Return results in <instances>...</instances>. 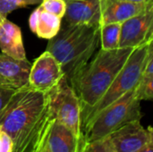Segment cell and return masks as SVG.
I'll use <instances>...</instances> for the list:
<instances>
[{
	"instance_id": "obj_23",
	"label": "cell",
	"mask_w": 153,
	"mask_h": 152,
	"mask_svg": "<svg viewBox=\"0 0 153 152\" xmlns=\"http://www.w3.org/2000/svg\"><path fill=\"white\" fill-rule=\"evenodd\" d=\"M137 152H153V140L151 141L149 143H147L143 149H141Z\"/></svg>"
},
{
	"instance_id": "obj_21",
	"label": "cell",
	"mask_w": 153,
	"mask_h": 152,
	"mask_svg": "<svg viewBox=\"0 0 153 152\" xmlns=\"http://www.w3.org/2000/svg\"><path fill=\"white\" fill-rule=\"evenodd\" d=\"M14 91L15 90L13 89H8L0 86V112L6 106Z\"/></svg>"
},
{
	"instance_id": "obj_22",
	"label": "cell",
	"mask_w": 153,
	"mask_h": 152,
	"mask_svg": "<svg viewBox=\"0 0 153 152\" xmlns=\"http://www.w3.org/2000/svg\"><path fill=\"white\" fill-rule=\"evenodd\" d=\"M89 146H91L94 149H97L102 152H116L112 149V147L110 146V144L108 143V142L106 139H103L98 142L90 144Z\"/></svg>"
},
{
	"instance_id": "obj_20",
	"label": "cell",
	"mask_w": 153,
	"mask_h": 152,
	"mask_svg": "<svg viewBox=\"0 0 153 152\" xmlns=\"http://www.w3.org/2000/svg\"><path fill=\"white\" fill-rule=\"evenodd\" d=\"M13 144L10 136L0 127V152H13Z\"/></svg>"
},
{
	"instance_id": "obj_9",
	"label": "cell",
	"mask_w": 153,
	"mask_h": 152,
	"mask_svg": "<svg viewBox=\"0 0 153 152\" xmlns=\"http://www.w3.org/2000/svg\"><path fill=\"white\" fill-rule=\"evenodd\" d=\"M152 39H153V6L122 22L119 47L136 48Z\"/></svg>"
},
{
	"instance_id": "obj_3",
	"label": "cell",
	"mask_w": 153,
	"mask_h": 152,
	"mask_svg": "<svg viewBox=\"0 0 153 152\" xmlns=\"http://www.w3.org/2000/svg\"><path fill=\"white\" fill-rule=\"evenodd\" d=\"M100 28L99 25L61 23L58 33L48 40L46 50L58 61L70 84L98 48Z\"/></svg>"
},
{
	"instance_id": "obj_16",
	"label": "cell",
	"mask_w": 153,
	"mask_h": 152,
	"mask_svg": "<svg viewBox=\"0 0 153 152\" xmlns=\"http://www.w3.org/2000/svg\"><path fill=\"white\" fill-rule=\"evenodd\" d=\"M121 22H108L100 28V42L101 49L112 50L119 47Z\"/></svg>"
},
{
	"instance_id": "obj_7",
	"label": "cell",
	"mask_w": 153,
	"mask_h": 152,
	"mask_svg": "<svg viewBox=\"0 0 153 152\" xmlns=\"http://www.w3.org/2000/svg\"><path fill=\"white\" fill-rule=\"evenodd\" d=\"M64 77L58 61L50 52L45 50L31 64L28 85L36 90L49 92Z\"/></svg>"
},
{
	"instance_id": "obj_6",
	"label": "cell",
	"mask_w": 153,
	"mask_h": 152,
	"mask_svg": "<svg viewBox=\"0 0 153 152\" xmlns=\"http://www.w3.org/2000/svg\"><path fill=\"white\" fill-rule=\"evenodd\" d=\"M50 98L54 117L71 130L80 141L86 142L82 125L80 100L65 77L50 91Z\"/></svg>"
},
{
	"instance_id": "obj_25",
	"label": "cell",
	"mask_w": 153,
	"mask_h": 152,
	"mask_svg": "<svg viewBox=\"0 0 153 152\" xmlns=\"http://www.w3.org/2000/svg\"><path fill=\"white\" fill-rule=\"evenodd\" d=\"M86 152H102V151H99V150H97V149H94V148H92V147H91V146H88V149H87Z\"/></svg>"
},
{
	"instance_id": "obj_2",
	"label": "cell",
	"mask_w": 153,
	"mask_h": 152,
	"mask_svg": "<svg viewBox=\"0 0 153 152\" xmlns=\"http://www.w3.org/2000/svg\"><path fill=\"white\" fill-rule=\"evenodd\" d=\"M133 47L100 49L71 82L81 104L82 119L101 99L133 53Z\"/></svg>"
},
{
	"instance_id": "obj_26",
	"label": "cell",
	"mask_w": 153,
	"mask_h": 152,
	"mask_svg": "<svg viewBox=\"0 0 153 152\" xmlns=\"http://www.w3.org/2000/svg\"><path fill=\"white\" fill-rule=\"evenodd\" d=\"M39 152H47L45 150H43V151H39Z\"/></svg>"
},
{
	"instance_id": "obj_11",
	"label": "cell",
	"mask_w": 153,
	"mask_h": 152,
	"mask_svg": "<svg viewBox=\"0 0 153 152\" xmlns=\"http://www.w3.org/2000/svg\"><path fill=\"white\" fill-rule=\"evenodd\" d=\"M88 146L71 130L54 118L47 135L44 150L47 152H86Z\"/></svg>"
},
{
	"instance_id": "obj_4",
	"label": "cell",
	"mask_w": 153,
	"mask_h": 152,
	"mask_svg": "<svg viewBox=\"0 0 153 152\" xmlns=\"http://www.w3.org/2000/svg\"><path fill=\"white\" fill-rule=\"evenodd\" d=\"M143 117L141 100L135 93V88L127 91L117 101L100 112L83 128L88 145L98 142L127 123Z\"/></svg>"
},
{
	"instance_id": "obj_15",
	"label": "cell",
	"mask_w": 153,
	"mask_h": 152,
	"mask_svg": "<svg viewBox=\"0 0 153 152\" xmlns=\"http://www.w3.org/2000/svg\"><path fill=\"white\" fill-rule=\"evenodd\" d=\"M62 19L54 15L39 5L30 15L29 27L39 38L50 39L55 37L61 27Z\"/></svg>"
},
{
	"instance_id": "obj_12",
	"label": "cell",
	"mask_w": 153,
	"mask_h": 152,
	"mask_svg": "<svg viewBox=\"0 0 153 152\" xmlns=\"http://www.w3.org/2000/svg\"><path fill=\"white\" fill-rule=\"evenodd\" d=\"M31 63L0 54V86L18 90L28 84Z\"/></svg>"
},
{
	"instance_id": "obj_17",
	"label": "cell",
	"mask_w": 153,
	"mask_h": 152,
	"mask_svg": "<svg viewBox=\"0 0 153 152\" xmlns=\"http://www.w3.org/2000/svg\"><path fill=\"white\" fill-rule=\"evenodd\" d=\"M135 93L138 99L143 100L153 99V73L143 72L140 81L135 87Z\"/></svg>"
},
{
	"instance_id": "obj_24",
	"label": "cell",
	"mask_w": 153,
	"mask_h": 152,
	"mask_svg": "<svg viewBox=\"0 0 153 152\" xmlns=\"http://www.w3.org/2000/svg\"><path fill=\"white\" fill-rule=\"evenodd\" d=\"M129 2H134V3H151L153 2V0H126Z\"/></svg>"
},
{
	"instance_id": "obj_1",
	"label": "cell",
	"mask_w": 153,
	"mask_h": 152,
	"mask_svg": "<svg viewBox=\"0 0 153 152\" xmlns=\"http://www.w3.org/2000/svg\"><path fill=\"white\" fill-rule=\"evenodd\" d=\"M49 92L28 84L15 90L0 112V127L10 136L13 152H39L54 120Z\"/></svg>"
},
{
	"instance_id": "obj_14",
	"label": "cell",
	"mask_w": 153,
	"mask_h": 152,
	"mask_svg": "<svg viewBox=\"0 0 153 152\" xmlns=\"http://www.w3.org/2000/svg\"><path fill=\"white\" fill-rule=\"evenodd\" d=\"M0 49L3 54L13 58H26L22 30L7 18L0 21Z\"/></svg>"
},
{
	"instance_id": "obj_5",
	"label": "cell",
	"mask_w": 153,
	"mask_h": 152,
	"mask_svg": "<svg viewBox=\"0 0 153 152\" xmlns=\"http://www.w3.org/2000/svg\"><path fill=\"white\" fill-rule=\"evenodd\" d=\"M152 42H153V39L150 40L146 44L134 48V50L120 70L119 73L109 85L107 91L96 103V105L92 108H91L82 119V130L85 125L89 122H91L100 112L117 101L127 91L136 87L140 81L146 62L149 46Z\"/></svg>"
},
{
	"instance_id": "obj_10",
	"label": "cell",
	"mask_w": 153,
	"mask_h": 152,
	"mask_svg": "<svg viewBox=\"0 0 153 152\" xmlns=\"http://www.w3.org/2000/svg\"><path fill=\"white\" fill-rule=\"evenodd\" d=\"M66 5L62 19L65 24H101L104 0H64Z\"/></svg>"
},
{
	"instance_id": "obj_18",
	"label": "cell",
	"mask_w": 153,
	"mask_h": 152,
	"mask_svg": "<svg viewBox=\"0 0 153 152\" xmlns=\"http://www.w3.org/2000/svg\"><path fill=\"white\" fill-rule=\"evenodd\" d=\"M41 1L42 0H0V21L5 19L10 13L16 9L39 4Z\"/></svg>"
},
{
	"instance_id": "obj_13",
	"label": "cell",
	"mask_w": 153,
	"mask_h": 152,
	"mask_svg": "<svg viewBox=\"0 0 153 152\" xmlns=\"http://www.w3.org/2000/svg\"><path fill=\"white\" fill-rule=\"evenodd\" d=\"M151 6H153V2L134 3L126 0H104L100 26L108 22L122 23Z\"/></svg>"
},
{
	"instance_id": "obj_19",
	"label": "cell",
	"mask_w": 153,
	"mask_h": 152,
	"mask_svg": "<svg viewBox=\"0 0 153 152\" xmlns=\"http://www.w3.org/2000/svg\"><path fill=\"white\" fill-rule=\"evenodd\" d=\"M39 5L43 10L56 15L61 19H63L65 13L66 5L64 0H42Z\"/></svg>"
},
{
	"instance_id": "obj_8",
	"label": "cell",
	"mask_w": 153,
	"mask_h": 152,
	"mask_svg": "<svg viewBox=\"0 0 153 152\" xmlns=\"http://www.w3.org/2000/svg\"><path fill=\"white\" fill-rule=\"evenodd\" d=\"M116 152H137L153 140L152 126L145 129L140 120L126 124L105 138Z\"/></svg>"
}]
</instances>
